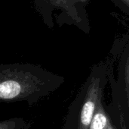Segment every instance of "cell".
<instances>
[{
	"mask_svg": "<svg viewBox=\"0 0 129 129\" xmlns=\"http://www.w3.org/2000/svg\"><path fill=\"white\" fill-rule=\"evenodd\" d=\"M65 78L31 63L0 65V100L2 102L25 101L29 105L57 90Z\"/></svg>",
	"mask_w": 129,
	"mask_h": 129,
	"instance_id": "1",
	"label": "cell"
},
{
	"mask_svg": "<svg viewBox=\"0 0 129 129\" xmlns=\"http://www.w3.org/2000/svg\"><path fill=\"white\" fill-rule=\"evenodd\" d=\"M109 82V59L94 65L70 106L65 126L70 129H89L99 101Z\"/></svg>",
	"mask_w": 129,
	"mask_h": 129,
	"instance_id": "2",
	"label": "cell"
},
{
	"mask_svg": "<svg viewBox=\"0 0 129 129\" xmlns=\"http://www.w3.org/2000/svg\"><path fill=\"white\" fill-rule=\"evenodd\" d=\"M37 10L49 27H54L53 12L58 10L67 23L77 26L84 32L90 31L89 21L85 8L79 5L74 0H33Z\"/></svg>",
	"mask_w": 129,
	"mask_h": 129,
	"instance_id": "3",
	"label": "cell"
},
{
	"mask_svg": "<svg viewBox=\"0 0 129 129\" xmlns=\"http://www.w3.org/2000/svg\"><path fill=\"white\" fill-rule=\"evenodd\" d=\"M111 52L117 63L116 77L109 66V82L113 91L125 99L129 109V36H124L119 43H115Z\"/></svg>",
	"mask_w": 129,
	"mask_h": 129,
	"instance_id": "4",
	"label": "cell"
},
{
	"mask_svg": "<svg viewBox=\"0 0 129 129\" xmlns=\"http://www.w3.org/2000/svg\"><path fill=\"white\" fill-rule=\"evenodd\" d=\"M109 124H110V120L104 107L103 99H101L93 116L89 129H104Z\"/></svg>",
	"mask_w": 129,
	"mask_h": 129,
	"instance_id": "5",
	"label": "cell"
},
{
	"mask_svg": "<svg viewBox=\"0 0 129 129\" xmlns=\"http://www.w3.org/2000/svg\"><path fill=\"white\" fill-rule=\"evenodd\" d=\"M31 123L21 118H13L1 122L0 129H29Z\"/></svg>",
	"mask_w": 129,
	"mask_h": 129,
	"instance_id": "6",
	"label": "cell"
},
{
	"mask_svg": "<svg viewBox=\"0 0 129 129\" xmlns=\"http://www.w3.org/2000/svg\"><path fill=\"white\" fill-rule=\"evenodd\" d=\"M123 13L129 16V0H111Z\"/></svg>",
	"mask_w": 129,
	"mask_h": 129,
	"instance_id": "7",
	"label": "cell"
},
{
	"mask_svg": "<svg viewBox=\"0 0 129 129\" xmlns=\"http://www.w3.org/2000/svg\"><path fill=\"white\" fill-rule=\"evenodd\" d=\"M79 5H80L82 8H85L88 6L90 3V0H74Z\"/></svg>",
	"mask_w": 129,
	"mask_h": 129,
	"instance_id": "8",
	"label": "cell"
},
{
	"mask_svg": "<svg viewBox=\"0 0 129 129\" xmlns=\"http://www.w3.org/2000/svg\"><path fill=\"white\" fill-rule=\"evenodd\" d=\"M104 129H113V127L111 126V125H110V124H109V125H107V127H106Z\"/></svg>",
	"mask_w": 129,
	"mask_h": 129,
	"instance_id": "9",
	"label": "cell"
}]
</instances>
